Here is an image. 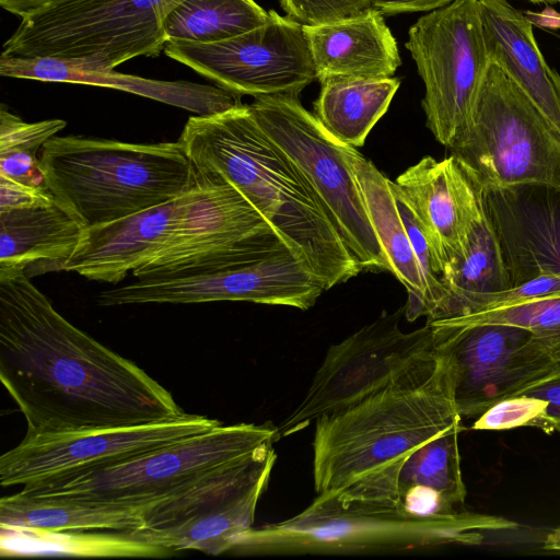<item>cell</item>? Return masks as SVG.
Wrapping results in <instances>:
<instances>
[{
  "label": "cell",
  "mask_w": 560,
  "mask_h": 560,
  "mask_svg": "<svg viewBox=\"0 0 560 560\" xmlns=\"http://www.w3.org/2000/svg\"><path fill=\"white\" fill-rule=\"evenodd\" d=\"M324 290L316 276L276 236L248 258L224 269L185 278L137 279L102 291L96 302L118 306L244 301L305 311Z\"/></svg>",
  "instance_id": "cell-14"
},
{
  "label": "cell",
  "mask_w": 560,
  "mask_h": 560,
  "mask_svg": "<svg viewBox=\"0 0 560 560\" xmlns=\"http://www.w3.org/2000/svg\"><path fill=\"white\" fill-rule=\"evenodd\" d=\"M278 439V429L268 423L221 424L136 457L24 486L21 492L144 513L240 465Z\"/></svg>",
  "instance_id": "cell-7"
},
{
  "label": "cell",
  "mask_w": 560,
  "mask_h": 560,
  "mask_svg": "<svg viewBox=\"0 0 560 560\" xmlns=\"http://www.w3.org/2000/svg\"><path fill=\"white\" fill-rule=\"evenodd\" d=\"M0 525L49 530H132L144 525V514L137 509L30 497L19 491L0 499Z\"/></svg>",
  "instance_id": "cell-29"
},
{
  "label": "cell",
  "mask_w": 560,
  "mask_h": 560,
  "mask_svg": "<svg viewBox=\"0 0 560 560\" xmlns=\"http://www.w3.org/2000/svg\"><path fill=\"white\" fill-rule=\"evenodd\" d=\"M555 295H560V273L540 276L502 291L475 295L464 304L458 316L510 307Z\"/></svg>",
  "instance_id": "cell-34"
},
{
  "label": "cell",
  "mask_w": 560,
  "mask_h": 560,
  "mask_svg": "<svg viewBox=\"0 0 560 560\" xmlns=\"http://www.w3.org/2000/svg\"><path fill=\"white\" fill-rule=\"evenodd\" d=\"M489 61L498 63L560 132V101L533 23L508 0H478Z\"/></svg>",
  "instance_id": "cell-21"
},
{
  "label": "cell",
  "mask_w": 560,
  "mask_h": 560,
  "mask_svg": "<svg viewBox=\"0 0 560 560\" xmlns=\"http://www.w3.org/2000/svg\"><path fill=\"white\" fill-rule=\"evenodd\" d=\"M462 423L445 359L315 421L313 480L318 497L397 506V480L409 455Z\"/></svg>",
  "instance_id": "cell-3"
},
{
  "label": "cell",
  "mask_w": 560,
  "mask_h": 560,
  "mask_svg": "<svg viewBox=\"0 0 560 560\" xmlns=\"http://www.w3.org/2000/svg\"><path fill=\"white\" fill-rule=\"evenodd\" d=\"M548 402L541 398L521 394L503 399L477 417L474 430L501 431L518 427H535L548 432Z\"/></svg>",
  "instance_id": "cell-32"
},
{
  "label": "cell",
  "mask_w": 560,
  "mask_h": 560,
  "mask_svg": "<svg viewBox=\"0 0 560 560\" xmlns=\"http://www.w3.org/2000/svg\"><path fill=\"white\" fill-rule=\"evenodd\" d=\"M66 125L67 122L62 119L26 122L2 105L0 109V154L37 155L38 150Z\"/></svg>",
  "instance_id": "cell-33"
},
{
  "label": "cell",
  "mask_w": 560,
  "mask_h": 560,
  "mask_svg": "<svg viewBox=\"0 0 560 560\" xmlns=\"http://www.w3.org/2000/svg\"><path fill=\"white\" fill-rule=\"evenodd\" d=\"M39 160L56 202L86 229L168 201L198 180L178 141L130 143L55 136L40 149Z\"/></svg>",
  "instance_id": "cell-5"
},
{
  "label": "cell",
  "mask_w": 560,
  "mask_h": 560,
  "mask_svg": "<svg viewBox=\"0 0 560 560\" xmlns=\"http://www.w3.org/2000/svg\"><path fill=\"white\" fill-rule=\"evenodd\" d=\"M455 0H371L370 5L382 14L434 11Z\"/></svg>",
  "instance_id": "cell-39"
},
{
  "label": "cell",
  "mask_w": 560,
  "mask_h": 560,
  "mask_svg": "<svg viewBox=\"0 0 560 560\" xmlns=\"http://www.w3.org/2000/svg\"><path fill=\"white\" fill-rule=\"evenodd\" d=\"M316 79L389 78L401 65L397 42L383 14L369 8L336 22L303 25Z\"/></svg>",
  "instance_id": "cell-20"
},
{
  "label": "cell",
  "mask_w": 560,
  "mask_h": 560,
  "mask_svg": "<svg viewBox=\"0 0 560 560\" xmlns=\"http://www.w3.org/2000/svg\"><path fill=\"white\" fill-rule=\"evenodd\" d=\"M222 423L186 413L150 424L26 435L0 457L1 487L27 486L107 466L214 429Z\"/></svg>",
  "instance_id": "cell-16"
},
{
  "label": "cell",
  "mask_w": 560,
  "mask_h": 560,
  "mask_svg": "<svg viewBox=\"0 0 560 560\" xmlns=\"http://www.w3.org/2000/svg\"><path fill=\"white\" fill-rule=\"evenodd\" d=\"M56 1L58 0H0V5L22 20Z\"/></svg>",
  "instance_id": "cell-40"
},
{
  "label": "cell",
  "mask_w": 560,
  "mask_h": 560,
  "mask_svg": "<svg viewBox=\"0 0 560 560\" xmlns=\"http://www.w3.org/2000/svg\"><path fill=\"white\" fill-rule=\"evenodd\" d=\"M269 478L270 475L258 478L229 500L175 527L125 532L132 538L174 551L228 553L234 540L254 526L256 508Z\"/></svg>",
  "instance_id": "cell-26"
},
{
  "label": "cell",
  "mask_w": 560,
  "mask_h": 560,
  "mask_svg": "<svg viewBox=\"0 0 560 560\" xmlns=\"http://www.w3.org/2000/svg\"><path fill=\"white\" fill-rule=\"evenodd\" d=\"M47 188L28 186L0 175V211L28 208L54 202Z\"/></svg>",
  "instance_id": "cell-36"
},
{
  "label": "cell",
  "mask_w": 560,
  "mask_h": 560,
  "mask_svg": "<svg viewBox=\"0 0 560 560\" xmlns=\"http://www.w3.org/2000/svg\"><path fill=\"white\" fill-rule=\"evenodd\" d=\"M185 0H58L21 20L3 55L93 57L107 67L165 46L164 22Z\"/></svg>",
  "instance_id": "cell-9"
},
{
  "label": "cell",
  "mask_w": 560,
  "mask_h": 560,
  "mask_svg": "<svg viewBox=\"0 0 560 560\" xmlns=\"http://www.w3.org/2000/svg\"><path fill=\"white\" fill-rule=\"evenodd\" d=\"M342 149L360 187L372 226L387 255L390 272L407 290L404 314L412 322L424 316L425 282L390 190L389 179L355 148L342 144Z\"/></svg>",
  "instance_id": "cell-22"
},
{
  "label": "cell",
  "mask_w": 560,
  "mask_h": 560,
  "mask_svg": "<svg viewBox=\"0 0 560 560\" xmlns=\"http://www.w3.org/2000/svg\"><path fill=\"white\" fill-rule=\"evenodd\" d=\"M0 175L28 186L47 188L45 174L37 155L1 153Z\"/></svg>",
  "instance_id": "cell-37"
},
{
  "label": "cell",
  "mask_w": 560,
  "mask_h": 560,
  "mask_svg": "<svg viewBox=\"0 0 560 560\" xmlns=\"http://www.w3.org/2000/svg\"><path fill=\"white\" fill-rule=\"evenodd\" d=\"M163 51L237 96H299L316 79L303 24L273 10L241 35L211 44L170 40Z\"/></svg>",
  "instance_id": "cell-15"
},
{
  "label": "cell",
  "mask_w": 560,
  "mask_h": 560,
  "mask_svg": "<svg viewBox=\"0 0 560 560\" xmlns=\"http://www.w3.org/2000/svg\"><path fill=\"white\" fill-rule=\"evenodd\" d=\"M177 141L199 175L221 178L243 194L325 290L363 270L303 174L260 128L249 105L191 116Z\"/></svg>",
  "instance_id": "cell-4"
},
{
  "label": "cell",
  "mask_w": 560,
  "mask_h": 560,
  "mask_svg": "<svg viewBox=\"0 0 560 560\" xmlns=\"http://www.w3.org/2000/svg\"><path fill=\"white\" fill-rule=\"evenodd\" d=\"M402 313L404 307L384 314L329 347L303 399L277 427L279 439L362 400L438 358L431 326L402 331Z\"/></svg>",
  "instance_id": "cell-11"
},
{
  "label": "cell",
  "mask_w": 560,
  "mask_h": 560,
  "mask_svg": "<svg viewBox=\"0 0 560 560\" xmlns=\"http://www.w3.org/2000/svg\"><path fill=\"white\" fill-rule=\"evenodd\" d=\"M198 175L182 195L130 217L85 229L60 270L117 284L211 273L259 250L273 230L232 184Z\"/></svg>",
  "instance_id": "cell-2"
},
{
  "label": "cell",
  "mask_w": 560,
  "mask_h": 560,
  "mask_svg": "<svg viewBox=\"0 0 560 560\" xmlns=\"http://www.w3.org/2000/svg\"><path fill=\"white\" fill-rule=\"evenodd\" d=\"M427 324L436 352L447 362L462 418H477L492 405L560 374V362L528 329L505 324Z\"/></svg>",
  "instance_id": "cell-12"
},
{
  "label": "cell",
  "mask_w": 560,
  "mask_h": 560,
  "mask_svg": "<svg viewBox=\"0 0 560 560\" xmlns=\"http://www.w3.org/2000/svg\"><path fill=\"white\" fill-rule=\"evenodd\" d=\"M8 78L65 82L116 89L176 106L196 115H211L233 108L240 96L210 85L186 81H160L125 74L93 57H19L3 62Z\"/></svg>",
  "instance_id": "cell-19"
},
{
  "label": "cell",
  "mask_w": 560,
  "mask_h": 560,
  "mask_svg": "<svg viewBox=\"0 0 560 560\" xmlns=\"http://www.w3.org/2000/svg\"><path fill=\"white\" fill-rule=\"evenodd\" d=\"M0 378L26 420V435L186 415L141 368L60 315L25 269L0 268Z\"/></svg>",
  "instance_id": "cell-1"
},
{
  "label": "cell",
  "mask_w": 560,
  "mask_h": 560,
  "mask_svg": "<svg viewBox=\"0 0 560 560\" xmlns=\"http://www.w3.org/2000/svg\"><path fill=\"white\" fill-rule=\"evenodd\" d=\"M393 183L422 224L442 275L460 252L482 203L481 188L452 154L424 156Z\"/></svg>",
  "instance_id": "cell-18"
},
{
  "label": "cell",
  "mask_w": 560,
  "mask_h": 560,
  "mask_svg": "<svg viewBox=\"0 0 560 560\" xmlns=\"http://www.w3.org/2000/svg\"><path fill=\"white\" fill-rule=\"evenodd\" d=\"M439 320L455 325L505 324L528 329L560 362V295Z\"/></svg>",
  "instance_id": "cell-31"
},
{
  "label": "cell",
  "mask_w": 560,
  "mask_h": 560,
  "mask_svg": "<svg viewBox=\"0 0 560 560\" xmlns=\"http://www.w3.org/2000/svg\"><path fill=\"white\" fill-rule=\"evenodd\" d=\"M371 0H280L288 16L303 25H320L354 16L371 8Z\"/></svg>",
  "instance_id": "cell-35"
},
{
  "label": "cell",
  "mask_w": 560,
  "mask_h": 560,
  "mask_svg": "<svg viewBox=\"0 0 560 560\" xmlns=\"http://www.w3.org/2000/svg\"><path fill=\"white\" fill-rule=\"evenodd\" d=\"M526 1H529L532 3H548V4H553V3L560 2V0H526Z\"/></svg>",
  "instance_id": "cell-43"
},
{
  "label": "cell",
  "mask_w": 560,
  "mask_h": 560,
  "mask_svg": "<svg viewBox=\"0 0 560 560\" xmlns=\"http://www.w3.org/2000/svg\"><path fill=\"white\" fill-rule=\"evenodd\" d=\"M405 46L424 83L427 127L448 149L468 121L489 63L478 0H455L421 16Z\"/></svg>",
  "instance_id": "cell-13"
},
{
  "label": "cell",
  "mask_w": 560,
  "mask_h": 560,
  "mask_svg": "<svg viewBox=\"0 0 560 560\" xmlns=\"http://www.w3.org/2000/svg\"><path fill=\"white\" fill-rule=\"evenodd\" d=\"M448 150L482 188L528 183L560 187V132L493 61Z\"/></svg>",
  "instance_id": "cell-8"
},
{
  "label": "cell",
  "mask_w": 560,
  "mask_h": 560,
  "mask_svg": "<svg viewBox=\"0 0 560 560\" xmlns=\"http://www.w3.org/2000/svg\"><path fill=\"white\" fill-rule=\"evenodd\" d=\"M1 557L71 556L165 558L174 550L148 544L125 530H49L0 525Z\"/></svg>",
  "instance_id": "cell-27"
},
{
  "label": "cell",
  "mask_w": 560,
  "mask_h": 560,
  "mask_svg": "<svg viewBox=\"0 0 560 560\" xmlns=\"http://www.w3.org/2000/svg\"><path fill=\"white\" fill-rule=\"evenodd\" d=\"M523 394L541 398L548 402L546 410L548 433L560 432V374Z\"/></svg>",
  "instance_id": "cell-38"
},
{
  "label": "cell",
  "mask_w": 560,
  "mask_h": 560,
  "mask_svg": "<svg viewBox=\"0 0 560 560\" xmlns=\"http://www.w3.org/2000/svg\"><path fill=\"white\" fill-rule=\"evenodd\" d=\"M320 85L315 117L339 142L359 148L386 113L400 81L393 77H338Z\"/></svg>",
  "instance_id": "cell-25"
},
{
  "label": "cell",
  "mask_w": 560,
  "mask_h": 560,
  "mask_svg": "<svg viewBox=\"0 0 560 560\" xmlns=\"http://www.w3.org/2000/svg\"><path fill=\"white\" fill-rule=\"evenodd\" d=\"M456 424L417 447L404 463L397 480V506L417 515H448L464 504L466 488L460 469Z\"/></svg>",
  "instance_id": "cell-24"
},
{
  "label": "cell",
  "mask_w": 560,
  "mask_h": 560,
  "mask_svg": "<svg viewBox=\"0 0 560 560\" xmlns=\"http://www.w3.org/2000/svg\"><path fill=\"white\" fill-rule=\"evenodd\" d=\"M447 298L435 317L427 323L459 315L472 296L510 288V278L483 199L459 254L442 271Z\"/></svg>",
  "instance_id": "cell-28"
},
{
  "label": "cell",
  "mask_w": 560,
  "mask_h": 560,
  "mask_svg": "<svg viewBox=\"0 0 560 560\" xmlns=\"http://www.w3.org/2000/svg\"><path fill=\"white\" fill-rule=\"evenodd\" d=\"M85 226L56 200L0 211V268L36 265L60 270L77 249Z\"/></svg>",
  "instance_id": "cell-23"
},
{
  "label": "cell",
  "mask_w": 560,
  "mask_h": 560,
  "mask_svg": "<svg viewBox=\"0 0 560 560\" xmlns=\"http://www.w3.org/2000/svg\"><path fill=\"white\" fill-rule=\"evenodd\" d=\"M480 188L510 287L560 273V187L528 183Z\"/></svg>",
  "instance_id": "cell-17"
},
{
  "label": "cell",
  "mask_w": 560,
  "mask_h": 560,
  "mask_svg": "<svg viewBox=\"0 0 560 560\" xmlns=\"http://www.w3.org/2000/svg\"><path fill=\"white\" fill-rule=\"evenodd\" d=\"M268 19L269 11L254 0H185L168 14L163 30L166 42L211 44L254 30Z\"/></svg>",
  "instance_id": "cell-30"
},
{
  "label": "cell",
  "mask_w": 560,
  "mask_h": 560,
  "mask_svg": "<svg viewBox=\"0 0 560 560\" xmlns=\"http://www.w3.org/2000/svg\"><path fill=\"white\" fill-rule=\"evenodd\" d=\"M249 109L265 133L303 174L363 270L390 271L342 144L298 96L255 97Z\"/></svg>",
  "instance_id": "cell-10"
},
{
  "label": "cell",
  "mask_w": 560,
  "mask_h": 560,
  "mask_svg": "<svg viewBox=\"0 0 560 560\" xmlns=\"http://www.w3.org/2000/svg\"><path fill=\"white\" fill-rule=\"evenodd\" d=\"M551 75L560 101V74L555 69H551Z\"/></svg>",
  "instance_id": "cell-42"
},
{
  "label": "cell",
  "mask_w": 560,
  "mask_h": 560,
  "mask_svg": "<svg viewBox=\"0 0 560 560\" xmlns=\"http://www.w3.org/2000/svg\"><path fill=\"white\" fill-rule=\"evenodd\" d=\"M542 548L550 551H560V525L552 529L545 538Z\"/></svg>",
  "instance_id": "cell-41"
},
{
  "label": "cell",
  "mask_w": 560,
  "mask_h": 560,
  "mask_svg": "<svg viewBox=\"0 0 560 560\" xmlns=\"http://www.w3.org/2000/svg\"><path fill=\"white\" fill-rule=\"evenodd\" d=\"M517 525L502 517L457 511L417 515L398 506L318 497L301 513L241 534L228 553L236 556L362 555L478 545L488 530Z\"/></svg>",
  "instance_id": "cell-6"
}]
</instances>
